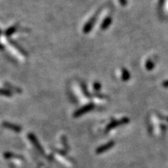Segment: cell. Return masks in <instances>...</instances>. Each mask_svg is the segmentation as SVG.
Segmentation results:
<instances>
[{
	"mask_svg": "<svg viewBox=\"0 0 168 168\" xmlns=\"http://www.w3.org/2000/svg\"><path fill=\"white\" fill-rule=\"evenodd\" d=\"M113 146H114V142H109V143L106 144V145H104V146L99 147L98 149L96 150V153H102L108 150L109 149H111Z\"/></svg>",
	"mask_w": 168,
	"mask_h": 168,
	"instance_id": "1",
	"label": "cell"
},
{
	"mask_svg": "<svg viewBox=\"0 0 168 168\" xmlns=\"http://www.w3.org/2000/svg\"><path fill=\"white\" fill-rule=\"evenodd\" d=\"M93 106L91 104L88 105V106L84 107H83V108L80 109L79 111H76V113L75 114V116H76V117H77V116H80V115H83V114H84V113H86V112H87V111H90L91 109H93Z\"/></svg>",
	"mask_w": 168,
	"mask_h": 168,
	"instance_id": "2",
	"label": "cell"
},
{
	"mask_svg": "<svg viewBox=\"0 0 168 168\" xmlns=\"http://www.w3.org/2000/svg\"><path fill=\"white\" fill-rule=\"evenodd\" d=\"M124 123H125V119H123V120H121V121H115V122H113V123L110 124V125H109L108 127H107V129H114V128H115L116 126H118V125H122V124H124Z\"/></svg>",
	"mask_w": 168,
	"mask_h": 168,
	"instance_id": "3",
	"label": "cell"
},
{
	"mask_svg": "<svg viewBox=\"0 0 168 168\" xmlns=\"http://www.w3.org/2000/svg\"><path fill=\"white\" fill-rule=\"evenodd\" d=\"M4 126L7 127L8 129H12V130H14L16 131H20V127H19V126H17V125H12L11 124H9V123H4Z\"/></svg>",
	"mask_w": 168,
	"mask_h": 168,
	"instance_id": "4",
	"label": "cell"
},
{
	"mask_svg": "<svg viewBox=\"0 0 168 168\" xmlns=\"http://www.w3.org/2000/svg\"><path fill=\"white\" fill-rule=\"evenodd\" d=\"M29 138L31 139V140H32V142H33L35 146H37V149H38V150H39L41 152L42 151V150H41V147L40 146L39 144H38V142L37 141V139L35 138V136H34L33 135H29Z\"/></svg>",
	"mask_w": 168,
	"mask_h": 168,
	"instance_id": "5",
	"label": "cell"
},
{
	"mask_svg": "<svg viewBox=\"0 0 168 168\" xmlns=\"http://www.w3.org/2000/svg\"><path fill=\"white\" fill-rule=\"evenodd\" d=\"M110 23H111V19H107L106 21H105V22L104 23V24H103V28H107V27H108V25L110 24Z\"/></svg>",
	"mask_w": 168,
	"mask_h": 168,
	"instance_id": "6",
	"label": "cell"
}]
</instances>
